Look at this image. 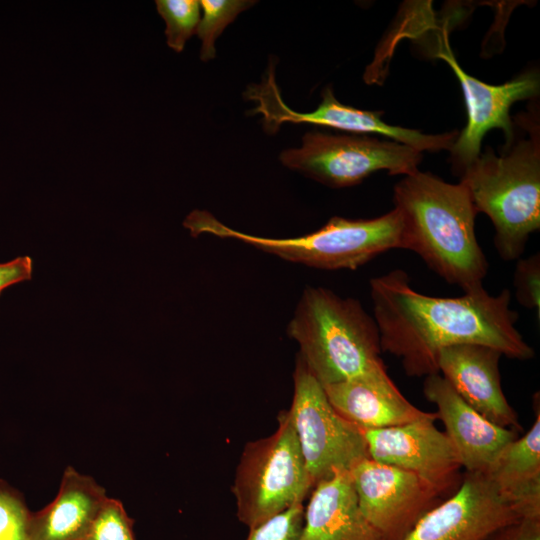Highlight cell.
Listing matches in <instances>:
<instances>
[{
    "label": "cell",
    "instance_id": "cell-11",
    "mask_svg": "<svg viewBox=\"0 0 540 540\" xmlns=\"http://www.w3.org/2000/svg\"><path fill=\"white\" fill-rule=\"evenodd\" d=\"M437 57L451 67L459 80L467 108V124L450 149L453 171L460 176L479 157L482 139L490 129H502L505 144L512 141L515 125L510 108L517 101L536 97L540 79L538 72L531 70L501 85L484 83L462 69L446 41Z\"/></svg>",
    "mask_w": 540,
    "mask_h": 540
},
{
    "label": "cell",
    "instance_id": "cell-22",
    "mask_svg": "<svg viewBox=\"0 0 540 540\" xmlns=\"http://www.w3.org/2000/svg\"><path fill=\"white\" fill-rule=\"evenodd\" d=\"M31 512L23 494L0 478V540H30Z\"/></svg>",
    "mask_w": 540,
    "mask_h": 540
},
{
    "label": "cell",
    "instance_id": "cell-21",
    "mask_svg": "<svg viewBox=\"0 0 540 540\" xmlns=\"http://www.w3.org/2000/svg\"><path fill=\"white\" fill-rule=\"evenodd\" d=\"M158 13L166 23L167 44L182 52L186 41L196 33L200 22V3L197 0H157Z\"/></svg>",
    "mask_w": 540,
    "mask_h": 540
},
{
    "label": "cell",
    "instance_id": "cell-18",
    "mask_svg": "<svg viewBox=\"0 0 540 540\" xmlns=\"http://www.w3.org/2000/svg\"><path fill=\"white\" fill-rule=\"evenodd\" d=\"M301 540H381L360 511L349 472L337 473L312 489Z\"/></svg>",
    "mask_w": 540,
    "mask_h": 540
},
{
    "label": "cell",
    "instance_id": "cell-16",
    "mask_svg": "<svg viewBox=\"0 0 540 540\" xmlns=\"http://www.w3.org/2000/svg\"><path fill=\"white\" fill-rule=\"evenodd\" d=\"M333 408L361 429H378L421 420H438L436 412L413 405L381 369L323 386Z\"/></svg>",
    "mask_w": 540,
    "mask_h": 540
},
{
    "label": "cell",
    "instance_id": "cell-8",
    "mask_svg": "<svg viewBox=\"0 0 540 540\" xmlns=\"http://www.w3.org/2000/svg\"><path fill=\"white\" fill-rule=\"evenodd\" d=\"M284 166L332 188L361 183L379 170L405 176L419 171L422 153L393 140L309 132L302 146L280 154Z\"/></svg>",
    "mask_w": 540,
    "mask_h": 540
},
{
    "label": "cell",
    "instance_id": "cell-9",
    "mask_svg": "<svg viewBox=\"0 0 540 540\" xmlns=\"http://www.w3.org/2000/svg\"><path fill=\"white\" fill-rule=\"evenodd\" d=\"M361 513L381 540H403L446 499L419 476L365 458L349 472Z\"/></svg>",
    "mask_w": 540,
    "mask_h": 540
},
{
    "label": "cell",
    "instance_id": "cell-4",
    "mask_svg": "<svg viewBox=\"0 0 540 540\" xmlns=\"http://www.w3.org/2000/svg\"><path fill=\"white\" fill-rule=\"evenodd\" d=\"M298 356L322 386L386 368L375 319L354 298L306 287L287 326Z\"/></svg>",
    "mask_w": 540,
    "mask_h": 540
},
{
    "label": "cell",
    "instance_id": "cell-7",
    "mask_svg": "<svg viewBox=\"0 0 540 540\" xmlns=\"http://www.w3.org/2000/svg\"><path fill=\"white\" fill-rule=\"evenodd\" d=\"M290 409L292 425L313 486L337 473L350 472L368 458L361 429L342 417L321 383L297 355Z\"/></svg>",
    "mask_w": 540,
    "mask_h": 540
},
{
    "label": "cell",
    "instance_id": "cell-5",
    "mask_svg": "<svg viewBox=\"0 0 540 540\" xmlns=\"http://www.w3.org/2000/svg\"><path fill=\"white\" fill-rule=\"evenodd\" d=\"M192 237L207 233L235 239L283 260L323 270H355L388 250L402 249L400 213L372 219L332 217L318 230L291 238L260 237L237 231L208 211L194 210L184 220Z\"/></svg>",
    "mask_w": 540,
    "mask_h": 540
},
{
    "label": "cell",
    "instance_id": "cell-20",
    "mask_svg": "<svg viewBox=\"0 0 540 540\" xmlns=\"http://www.w3.org/2000/svg\"><path fill=\"white\" fill-rule=\"evenodd\" d=\"M203 16L196 33L202 41L200 58L209 61L216 56L215 41L242 11L256 2L251 0H201Z\"/></svg>",
    "mask_w": 540,
    "mask_h": 540
},
{
    "label": "cell",
    "instance_id": "cell-13",
    "mask_svg": "<svg viewBox=\"0 0 540 540\" xmlns=\"http://www.w3.org/2000/svg\"><path fill=\"white\" fill-rule=\"evenodd\" d=\"M519 519L486 475L464 472L458 489L427 512L403 540H486Z\"/></svg>",
    "mask_w": 540,
    "mask_h": 540
},
{
    "label": "cell",
    "instance_id": "cell-3",
    "mask_svg": "<svg viewBox=\"0 0 540 540\" xmlns=\"http://www.w3.org/2000/svg\"><path fill=\"white\" fill-rule=\"evenodd\" d=\"M528 137L514 130L496 155L491 147L467 166L460 183L477 212L494 226V246L504 261L519 259L530 235L540 228V141L534 117Z\"/></svg>",
    "mask_w": 540,
    "mask_h": 540
},
{
    "label": "cell",
    "instance_id": "cell-10",
    "mask_svg": "<svg viewBox=\"0 0 540 540\" xmlns=\"http://www.w3.org/2000/svg\"><path fill=\"white\" fill-rule=\"evenodd\" d=\"M247 97L258 102L255 113L262 114L264 124L271 132L284 122L308 123L358 134H378L421 153L450 150L459 134L457 130L424 134L418 130L389 125L381 119L383 112L360 110L340 103L330 86L322 91V101L314 111L295 112L282 100L272 73L263 84L252 86L247 91Z\"/></svg>",
    "mask_w": 540,
    "mask_h": 540
},
{
    "label": "cell",
    "instance_id": "cell-23",
    "mask_svg": "<svg viewBox=\"0 0 540 540\" xmlns=\"http://www.w3.org/2000/svg\"><path fill=\"white\" fill-rule=\"evenodd\" d=\"M133 524L122 502L107 497L85 540H135Z\"/></svg>",
    "mask_w": 540,
    "mask_h": 540
},
{
    "label": "cell",
    "instance_id": "cell-27",
    "mask_svg": "<svg viewBox=\"0 0 540 540\" xmlns=\"http://www.w3.org/2000/svg\"><path fill=\"white\" fill-rule=\"evenodd\" d=\"M32 276V259L20 256L6 263H0V294L7 287L30 280Z\"/></svg>",
    "mask_w": 540,
    "mask_h": 540
},
{
    "label": "cell",
    "instance_id": "cell-14",
    "mask_svg": "<svg viewBox=\"0 0 540 540\" xmlns=\"http://www.w3.org/2000/svg\"><path fill=\"white\" fill-rule=\"evenodd\" d=\"M423 394L437 407V418L467 473L486 475L494 460L518 432L498 426L466 403L439 374L424 378Z\"/></svg>",
    "mask_w": 540,
    "mask_h": 540
},
{
    "label": "cell",
    "instance_id": "cell-15",
    "mask_svg": "<svg viewBox=\"0 0 540 540\" xmlns=\"http://www.w3.org/2000/svg\"><path fill=\"white\" fill-rule=\"evenodd\" d=\"M502 353L479 344L443 348L438 355L439 374L472 408L492 423L519 432L518 413L508 402L502 386L499 361Z\"/></svg>",
    "mask_w": 540,
    "mask_h": 540
},
{
    "label": "cell",
    "instance_id": "cell-19",
    "mask_svg": "<svg viewBox=\"0 0 540 540\" xmlns=\"http://www.w3.org/2000/svg\"><path fill=\"white\" fill-rule=\"evenodd\" d=\"M531 428L512 440L494 460L486 476L520 518H540V405L534 396Z\"/></svg>",
    "mask_w": 540,
    "mask_h": 540
},
{
    "label": "cell",
    "instance_id": "cell-26",
    "mask_svg": "<svg viewBox=\"0 0 540 540\" xmlns=\"http://www.w3.org/2000/svg\"><path fill=\"white\" fill-rule=\"evenodd\" d=\"M486 540H540V518H520L498 529Z\"/></svg>",
    "mask_w": 540,
    "mask_h": 540
},
{
    "label": "cell",
    "instance_id": "cell-24",
    "mask_svg": "<svg viewBox=\"0 0 540 540\" xmlns=\"http://www.w3.org/2000/svg\"><path fill=\"white\" fill-rule=\"evenodd\" d=\"M305 507L298 504L250 528L245 540H301Z\"/></svg>",
    "mask_w": 540,
    "mask_h": 540
},
{
    "label": "cell",
    "instance_id": "cell-6",
    "mask_svg": "<svg viewBox=\"0 0 540 540\" xmlns=\"http://www.w3.org/2000/svg\"><path fill=\"white\" fill-rule=\"evenodd\" d=\"M277 420L274 433L244 446L236 468V516L249 529L303 504L314 488L289 411H281Z\"/></svg>",
    "mask_w": 540,
    "mask_h": 540
},
{
    "label": "cell",
    "instance_id": "cell-2",
    "mask_svg": "<svg viewBox=\"0 0 540 540\" xmlns=\"http://www.w3.org/2000/svg\"><path fill=\"white\" fill-rule=\"evenodd\" d=\"M393 203L403 223L402 249L463 292L483 287L488 262L475 234L478 212L462 183L417 171L394 186Z\"/></svg>",
    "mask_w": 540,
    "mask_h": 540
},
{
    "label": "cell",
    "instance_id": "cell-12",
    "mask_svg": "<svg viewBox=\"0 0 540 540\" xmlns=\"http://www.w3.org/2000/svg\"><path fill=\"white\" fill-rule=\"evenodd\" d=\"M434 422L360 429L370 459L419 476L447 498L460 486L463 468L448 436Z\"/></svg>",
    "mask_w": 540,
    "mask_h": 540
},
{
    "label": "cell",
    "instance_id": "cell-17",
    "mask_svg": "<svg viewBox=\"0 0 540 540\" xmlns=\"http://www.w3.org/2000/svg\"><path fill=\"white\" fill-rule=\"evenodd\" d=\"M107 497L94 478L68 466L55 499L31 512L30 540H85Z\"/></svg>",
    "mask_w": 540,
    "mask_h": 540
},
{
    "label": "cell",
    "instance_id": "cell-1",
    "mask_svg": "<svg viewBox=\"0 0 540 540\" xmlns=\"http://www.w3.org/2000/svg\"><path fill=\"white\" fill-rule=\"evenodd\" d=\"M370 295L382 352L400 359L407 376L439 373V352L460 344L489 346L510 359L535 355L515 326L519 315L510 308L508 289L497 296L483 287L459 297L428 296L395 269L370 280Z\"/></svg>",
    "mask_w": 540,
    "mask_h": 540
},
{
    "label": "cell",
    "instance_id": "cell-25",
    "mask_svg": "<svg viewBox=\"0 0 540 540\" xmlns=\"http://www.w3.org/2000/svg\"><path fill=\"white\" fill-rule=\"evenodd\" d=\"M513 284L519 304L527 309L537 310L540 316V254L535 253L525 259H518Z\"/></svg>",
    "mask_w": 540,
    "mask_h": 540
}]
</instances>
